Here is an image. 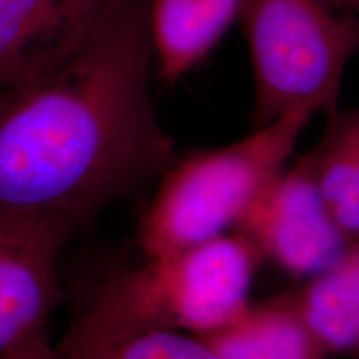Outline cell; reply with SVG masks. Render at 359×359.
Returning <instances> with one entry per match:
<instances>
[{"mask_svg":"<svg viewBox=\"0 0 359 359\" xmlns=\"http://www.w3.org/2000/svg\"><path fill=\"white\" fill-rule=\"evenodd\" d=\"M262 262L238 231L147 258L103 283L57 351L90 354L150 331L198 336L231 325L250 306Z\"/></svg>","mask_w":359,"mask_h":359,"instance_id":"7a4b0ae2","label":"cell"},{"mask_svg":"<svg viewBox=\"0 0 359 359\" xmlns=\"http://www.w3.org/2000/svg\"><path fill=\"white\" fill-rule=\"evenodd\" d=\"M79 228L60 215L0 208V358L60 304L58 259Z\"/></svg>","mask_w":359,"mask_h":359,"instance_id":"8992f818","label":"cell"},{"mask_svg":"<svg viewBox=\"0 0 359 359\" xmlns=\"http://www.w3.org/2000/svg\"><path fill=\"white\" fill-rule=\"evenodd\" d=\"M240 0H148L158 75L173 85L210 57L235 24Z\"/></svg>","mask_w":359,"mask_h":359,"instance_id":"ba28073f","label":"cell"},{"mask_svg":"<svg viewBox=\"0 0 359 359\" xmlns=\"http://www.w3.org/2000/svg\"><path fill=\"white\" fill-rule=\"evenodd\" d=\"M60 354V353H58ZM62 359H218L196 336L182 331H150L90 354Z\"/></svg>","mask_w":359,"mask_h":359,"instance_id":"7c38bea8","label":"cell"},{"mask_svg":"<svg viewBox=\"0 0 359 359\" xmlns=\"http://www.w3.org/2000/svg\"><path fill=\"white\" fill-rule=\"evenodd\" d=\"M358 12L339 0H240L255 74V130L290 111L333 115L359 45Z\"/></svg>","mask_w":359,"mask_h":359,"instance_id":"277c9868","label":"cell"},{"mask_svg":"<svg viewBox=\"0 0 359 359\" xmlns=\"http://www.w3.org/2000/svg\"><path fill=\"white\" fill-rule=\"evenodd\" d=\"M303 160L327 212L349 241L359 236V114L334 111Z\"/></svg>","mask_w":359,"mask_h":359,"instance_id":"8fae6325","label":"cell"},{"mask_svg":"<svg viewBox=\"0 0 359 359\" xmlns=\"http://www.w3.org/2000/svg\"><path fill=\"white\" fill-rule=\"evenodd\" d=\"M339 2H343L344 6L351 8V11L358 12V8H359V0H339Z\"/></svg>","mask_w":359,"mask_h":359,"instance_id":"5bb4252c","label":"cell"},{"mask_svg":"<svg viewBox=\"0 0 359 359\" xmlns=\"http://www.w3.org/2000/svg\"><path fill=\"white\" fill-rule=\"evenodd\" d=\"M148 0H127L69 60L0 88V208L83 226L167 170L175 143L150 95Z\"/></svg>","mask_w":359,"mask_h":359,"instance_id":"6da1fadb","label":"cell"},{"mask_svg":"<svg viewBox=\"0 0 359 359\" xmlns=\"http://www.w3.org/2000/svg\"><path fill=\"white\" fill-rule=\"evenodd\" d=\"M309 120L290 111L231 145L177 156L138 228L143 255L163 257L236 228L285 167Z\"/></svg>","mask_w":359,"mask_h":359,"instance_id":"3957f363","label":"cell"},{"mask_svg":"<svg viewBox=\"0 0 359 359\" xmlns=\"http://www.w3.org/2000/svg\"><path fill=\"white\" fill-rule=\"evenodd\" d=\"M0 359H62L57 351V346H53L48 339L47 330H39L22 339L19 344H15L12 349L4 354Z\"/></svg>","mask_w":359,"mask_h":359,"instance_id":"4fadbf2b","label":"cell"},{"mask_svg":"<svg viewBox=\"0 0 359 359\" xmlns=\"http://www.w3.org/2000/svg\"><path fill=\"white\" fill-rule=\"evenodd\" d=\"M304 327L330 354L356 356L359 349V241L338 262L298 290L288 291Z\"/></svg>","mask_w":359,"mask_h":359,"instance_id":"9c48e42d","label":"cell"},{"mask_svg":"<svg viewBox=\"0 0 359 359\" xmlns=\"http://www.w3.org/2000/svg\"><path fill=\"white\" fill-rule=\"evenodd\" d=\"M127 0H0V88L74 57Z\"/></svg>","mask_w":359,"mask_h":359,"instance_id":"52a82bcc","label":"cell"},{"mask_svg":"<svg viewBox=\"0 0 359 359\" xmlns=\"http://www.w3.org/2000/svg\"><path fill=\"white\" fill-rule=\"evenodd\" d=\"M236 231L255 246L259 258L296 278L330 268L356 243L327 212L303 156L264 188Z\"/></svg>","mask_w":359,"mask_h":359,"instance_id":"5b68a950","label":"cell"},{"mask_svg":"<svg viewBox=\"0 0 359 359\" xmlns=\"http://www.w3.org/2000/svg\"><path fill=\"white\" fill-rule=\"evenodd\" d=\"M218 359H327L288 293L251 304L231 325L196 336Z\"/></svg>","mask_w":359,"mask_h":359,"instance_id":"30bf717a","label":"cell"}]
</instances>
